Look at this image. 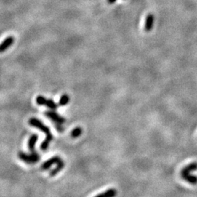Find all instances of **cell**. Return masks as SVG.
I'll return each mask as SVG.
<instances>
[{
  "label": "cell",
  "instance_id": "277c9868",
  "mask_svg": "<svg viewBox=\"0 0 197 197\" xmlns=\"http://www.w3.org/2000/svg\"><path fill=\"white\" fill-rule=\"evenodd\" d=\"M61 161H63V160L59 156H55L52 157L51 158L48 159V161L44 162V163L42 164V166H41V167H42V169L47 170L49 168H50V166H51L52 165L59 164L61 163Z\"/></svg>",
  "mask_w": 197,
  "mask_h": 197
},
{
  "label": "cell",
  "instance_id": "ba28073f",
  "mask_svg": "<svg viewBox=\"0 0 197 197\" xmlns=\"http://www.w3.org/2000/svg\"><path fill=\"white\" fill-rule=\"evenodd\" d=\"M37 140H38V135L37 134L31 135L28 140V148L31 152L34 151V148H35Z\"/></svg>",
  "mask_w": 197,
  "mask_h": 197
},
{
  "label": "cell",
  "instance_id": "8fae6325",
  "mask_svg": "<svg viewBox=\"0 0 197 197\" xmlns=\"http://www.w3.org/2000/svg\"><path fill=\"white\" fill-rule=\"evenodd\" d=\"M185 180L188 182L189 183L191 184H196L197 183V177L194 175H191V174H188L186 175H184L182 177Z\"/></svg>",
  "mask_w": 197,
  "mask_h": 197
},
{
  "label": "cell",
  "instance_id": "7c38bea8",
  "mask_svg": "<svg viewBox=\"0 0 197 197\" xmlns=\"http://www.w3.org/2000/svg\"><path fill=\"white\" fill-rule=\"evenodd\" d=\"M69 101V97L67 94H64L61 97V98L59 99V106H65L68 104Z\"/></svg>",
  "mask_w": 197,
  "mask_h": 197
},
{
  "label": "cell",
  "instance_id": "52a82bcc",
  "mask_svg": "<svg viewBox=\"0 0 197 197\" xmlns=\"http://www.w3.org/2000/svg\"><path fill=\"white\" fill-rule=\"evenodd\" d=\"M195 170H197V162H193V163L190 164L188 166H185L181 171L180 174L181 176H184L186 175V174H190V172L195 171Z\"/></svg>",
  "mask_w": 197,
  "mask_h": 197
},
{
  "label": "cell",
  "instance_id": "9a60e30c",
  "mask_svg": "<svg viewBox=\"0 0 197 197\" xmlns=\"http://www.w3.org/2000/svg\"><path fill=\"white\" fill-rule=\"evenodd\" d=\"M36 102L38 105L40 106H45V104L47 102V99L43 96H38L36 98Z\"/></svg>",
  "mask_w": 197,
  "mask_h": 197
},
{
  "label": "cell",
  "instance_id": "4fadbf2b",
  "mask_svg": "<svg viewBox=\"0 0 197 197\" xmlns=\"http://www.w3.org/2000/svg\"><path fill=\"white\" fill-rule=\"evenodd\" d=\"M45 107L50 108V110H56L58 107V104H56L52 99H47V102L45 104Z\"/></svg>",
  "mask_w": 197,
  "mask_h": 197
},
{
  "label": "cell",
  "instance_id": "2e32d148",
  "mask_svg": "<svg viewBox=\"0 0 197 197\" xmlns=\"http://www.w3.org/2000/svg\"><path fill=\"white\" fill-rule=\"evenodd\" d=\"M56 130L59 132H62L63 130H64V129H63V127L61 126V124H57V125L56 126Z\"/></svg>",
  "mask_w": 197,
  "mask_h": 197
},
{
  "label": "cell",
  "instance_id": "7a4b0ae2",
  "mask_svg": "<svg viewBox=\"0 0 197 197\" xmlns=\"http://www.w3.org/2000/svg\"><path fill=\"white\" fill-rule=\"evenodd\" d=\"M18 157H19L20 160L24 161L25 163L29 164H33L37 163L39 160V155L35 150L32 151L31 153L30 154H26V153L20 151L18 153Z\"/></svg>",
  "mask_w": 197,
  "mask_h": 197
},
{
  "label": "cell",
  "instance_id": "8992f818",
  "mask_svg": "<svg viewBox=\"0 0 197 197\" xmlns=\"http://www.w3.org/2000/svg\"><path fill=\"white\" fill-rule=\"evenodd\" d=\"M14 41H15V39H14L12 36H10V37H7V38L4 39V41L1 42V46H0V51L3 53L6 50L8 49L11 45L14 43Z\"/></svg>",
  "mask_w": 197,
  "mask_h": 197
},
{
  "label": "cell",
  "instance_id": "5b68a950",
  "mask_svg": "<svg viewBox=\"0 0 197 197\" xmlns=\"http://www.w3.org/2000/svg\"><path fill=\"white\" fill-rule=\"evenodd\" d=\"M154 20H155V18H154V15L153 14L150 13L146 16L145 18V31H150L153 29L154 25Z\"/></svg>",
  "mask_w": 197,
  "mask_h": 197
},
{
  "label": "cell",
  "instance_id": "30bf717a",
  "mask_svg": "<svg viewBox=\"0 0 197 197\" xmlns=\"http://www.w3.org/2000/svg\"><path fill=\"white\" fill-rule=\"evenodd\" d=\"M117 191H116V189L114 188H110L107 190L106 191L103 192L102 193H99V194L97 195V196H108V197H112L116 196Z\"/></svg>",
  "mask_w": 197,
  "mask_h": 197
},
{
  "label": "cell",
  "instance_id": "9c48e42d",
  "mask_svg": "<svg viewBox=\"0 0 197 197\" xmlns=\"http://www.w3.org/2000/svg\"><path fill=\"white\" fill-rule=\"evenodd\" d=\"M64 166H65V164H64V161H61V163L59 164H57V166H56V168L53 169L50 172V175L53 176H53L56 175L58 173L60 172L63 169V168L64 167Z\"/></svg>",
  "mask_w": 197,
  "mask_h": 197
},
{
  "label": "cell",
  "instance_id": "3957f363",
  "mask_svg": "<svg viewBox=\"0 0 197 197\" xmlns=\"http://www.w3.org/2000/svg\"><path fill=\"white\" fill-rule=\"evenodd\" d=\"M45 116L57 124H62L66 122V119L61 117L59 114L54 111H47L45 113Z\"/></svg>",
  "mask_w": 197,
  "mask_h": 197
},
{
  "label": "cell",
  "instance_id": "6da1fadb",
  "mask_svg": "<svg viewBox=\"0 0 197 197\" xmlns=\"http://www.w3.org/2000/svg\"><path fill=\"white\" fill-rule=\"evenodd\" d=\"M29 124L31 126H34L35 127V128L39 129V130L42 131V132H43L45 134L46 137H45V140H44L42 142V144H41L40 148L42 150H45L46 149H48V146H49L50 145V142L53 139V136L52 135L51 132H50V129L48 128L47 126H45L42 121H39V119H37V118H31V119H29Z\"/></svg>",
  "mask_w": 197,
  "mask_h": 197
},
{
  "label": "cell",
  "instance_id": "e0dca14e",
  "mask_svg": "<svg viewBox=\"0 0 197 197\" xmlns=\"http://www.w3.org/2000/svg\"><path fill=\"white\" fill-rule=\"evenodd\" d=\"M116 1H117V0H108V2L109 3V4H113V3L116 2Z\"/></svg>",
  "mask_w": 197,
  "mask_h": 197
},
{
  "label": "cell",
  "instance_id": "5bb4252c",
  "mask_svg": "<svg viewBox=\"0 0 197 197\" xmlns=\"http://www.w3.org/2000/svg\"><path fill=\"white\" fill-rule=\"evenodd\" d=\"M82 134V129L80 127H76L71 132V136L73 138H77L78 137L80 136V134Z\"/></svg>",
  "mask_w": 197,
  "mask_h": 197
}]
</instances>
